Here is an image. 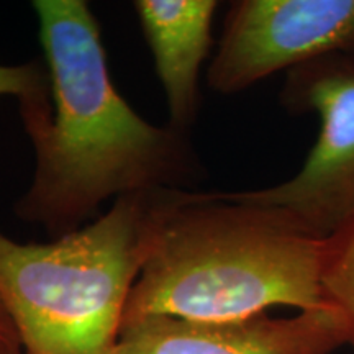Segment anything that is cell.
I'll return each instance as SVG.
<instances>
[{
  "instance_id": "10",
  "label": "cell",
  "mask_w": 354,
  "mask_h": 354,
  "mask_svg": "<svg viewBox=\"0 0 354 354\" xmlns=\"http://www.w3.org/2000/svg\"><path fill=\"white\" fill-rule=\"evenodd\" d=\"M0 354H25L10 313L0 297Z\"/></svg>"
},
{
  "instance_id": "2",
  "label": "cell",
  "mask_w": 354,
  "mask_h": 354,
  "mask_svg": "<svg viewBox=\"0 0 354 354\" xmlns=\"http://www.w3.org/2000/svg\"><path fill=\"white\" fill-rule=\"evenodd\" d=\"M322 248L277 207L233 192L180 190L130 292L123 326L159 317L240 322L274 305L330 307Z\"/></svg>"
},
{
  "instance_id": "4",
  "label": "cell",
  "mask_w": 354,
  "mask_h": 354,
  "mask_svg": "<svg viewBox=\"0 0 354 354\" xmlns=\"http://www.w3.org/2000/svg\"><path fill=\"white\" fill-rule=\"evenodd\" d=\"M281 102L287 112L320 118L315 145L286 183L233 194L286 210L323 240L354 216V55L325 56L287 71Z\"/></svg>"
},
{
  "instance_id": "9",
  "label": "cell",
  "mask_w": 354,
  "mask_h": 354,
  "mask_svg": "<svg viewBox=\"0 0 354 354\" xmlns=\"http://www.w3.org/2000/svg\"><path fill=\"white\" fill-rule=\"evenodd\" d=\"M12 95L21 104L53 102L46 64L33 59L24 64H0V97Z\"/></svg>"
},
{
  "instance_id": "8",
  "label": "cell",
  "mask_w": 354,
  "mask_h": 354,
  "mask_svg": "<svg viewBox=\"0 0 354 354\" xmlns=\"http://www.w3.org/2000/svg\"><path fill=\"white\" fill-rule=\"evenodd\" d=\"M322 289L326 304L344 318L354 346V216L323 238Z\"/></svg>"
},
{
  "instance_id": "3",
  "label": "cell",
  "mask_w": 354,
  "mask_h": 354,
  "mask_svg": "<svg viewBox=\"0 0 354 354\" xmlns=\"http://www.w3.org/2000/svg\"><path fill=\"white\" fill-rule=\"evenodd\" d=\"M179 192L127 194L46 243L0 232V297L25 354H118L130 292Z\"/></svg>"
},
{
  "instance_id": "5",
  "label": "cell",
  "mask_w": 354,
  "mask_h": 354,
  "mask_svg": "<svg viewBox=\"0 0 354 354\" xmlns=\"http://www.w3.org/2000/svg\"><path fill=\"white\" fill-rule=\"evenodd\" d=\"M331 55H354V0H240L225 17L207 82L236 94Z\"/></svg>"
},
{
  "instance_id": "6",
  "label": "cell",
  "mask_w": 354,
  "mask_h": 354,
  "mask_svg": "<svg viewBox=\"0 0 354 354\" xmlns=\"http://www.w3.org/2000/svg\"><path fill=\"white\" fill-rule=\"evenodd\" d=\"M344 343V318L322 307L292 318L263 313L228 323L148 318L123 326L118 354H331Z\"/></svg>"
},
{
  "instance_id": "1",
  "label": "cell",
  "mask_w": 354,
  "mask_h": 354,
  "mask_svg": "<svg viewBox=\"0 0 354 354\" xmlns=\"http://www.w3.org/2000/svg\"><path fill=\"white\" fill-rule=\"evenodd\" d=\"M32 7L53 102L19 105L35 171L13 205L17 218L57 240L94 221L109 198L201 183L189 133L146 122L117 91L86 0H35Z\"/></svg>"
},
{
  "instance_id": "7",
  "label": "cell",
  "mask_w": 354,
  "mask_h": 354,
  "mask_svg": "<svg viewBox=\"0 0 354 354\" xmlns=\"http://www.w3.org/2000/svg\"><path fill=\"white\" fill-rule=\"evenodd\" d=\"M136 15L151 50L169 110V125L187 131L196 123L198 76L214 43L215 0H136Z\"/></svg>"
}]
</instances>
